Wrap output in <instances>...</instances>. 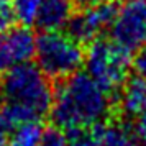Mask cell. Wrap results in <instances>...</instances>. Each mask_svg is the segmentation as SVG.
Instances as JSON below:
<instances>
[{
    "mask_svg": "<svg viewBox=\"0 0 146 146\" xmlns=\"http://www.w3.org/2000/svg\"><path fill=\"white\" fill-rule=\"evenodd\" d=\"M112 99L87 72H74L58 87L53 97L51 117L62 130H84L100 125L110 113Z\"/></svg>",
    "mask_w": 146,
    "mask_h": 146,
    "instance_id": "obj_1",
    "label": "cell"
},
{
    "mask_svg": "<svg viewBox=\"0 0 146 146\" xmlns=\"http://www.w3.org/2000/svg\"><path fill=\"white\" fill-rule=\"evenodd\" d=\"M0 87L5 100L3 112L13 125L41 120L51 112L54 92L38 64L23 62L8 69Z\"/></svg>",
    "mask_w": 146,
    "mask_h": 146,
    "instance_id": "obj_2",
    "label": "cell"
},
{
    "mask_svg": "<svg viewBox=\"0 0 146 146\" xmlns=\"http://www.w3.org/2000/svg\"><path fill=\"white\" fill-rule=\"evenodd\" d=\"M82 43L69 33L62 31H43L36 38L35 58L36 64L48 77L66 79L79 71L84 64Z\"/></svg>",
    "mask_w": 146,
    "mask_h": 146,
    "instance_id": "obj_3",
    "label": "cell"
},
{
    "mask_svg": "<svg viewBox=\"0 0 146 146\" xmlns=\"http://www.w3.org/2000/svg\"><path fill=\"white\" fill-rule=\"evenodd\" d=\"M86 72L108 92H117L128 79L131 51L113 40H94L84 54Z\"/></svg>",
    "mask_w": 146,
    "mask_h": 146,
    "instance_id": "obj_4",
    "label": "cell"
},
{
    "mask_svg": "<svg viewBox=\"0 0 146 146\" xmlns=\"http://www.w3.org/2000/svg\"><path fill=\"white\" fill-rule=\"evenodd\" d=\"M112 40L136 51L146 44V0H126L117 8L112 21Z\"/></svg>",
    "mask_w": 146,
    "mask_h": 146,
    "instance_id": "obj_5",
    "label": "cell"
},
{
    "mask_svg": "<svg viewBox=\"0 0 146 146\" xmlns=\"http://www.w3.org/2000/svg\"><path fill=\"white\" fill-rule=\"evenodd\" d=\"M117 8L118 7L112 0L95 5H87L82 12L71 17L66 27L67 33L74 36L79 43H92L105 28L112 25Z\"/></svg>",
    "mask_w": 146,
    "mask_h": 146,
    "instance_id": "obj_6",
    "label": "cell"
},
{
    "mask_svg": "<svg viewBox=\"0 0 146 146\" xmlns=\"http://www.w3.org/2000/svg\"><path fill=\"white\" fill-rule=\"evenodd\" d=\"M35 49L36 36L28 25L10 27L0 31V72L30 62L31 58H35Z\"/></svg>",
    "mask_w": 146,
    "mask_h": 146,
    "instance_id": "obj_7",
    "label": "cell"
},
{
    "mask_svg": "<svg viewBox=\"0 0 146 146\" xmlns=\"http://www.w3.org/2000/svg\"><path fill=\"white\" fill-rule=\"evenodd\" d=\"M74 15V0H41L35 25L43 31H59Z\"/></svg>",
    "mask_w": 146,
    "mask_h": 146,
    "instance_id": "obj_8",
    "label": "cell"
},
{
    "mask_svg": "<svg viewBox=\"0 0 146 146\" xmlns=\"http://www.w3.org/2000/svg\"><path fill=\"white\" fill-rule=\"evenodd\" d=\"M120 92V110L125 117L136 118L146 108V77L133 76L123 82Z\"/></svg>",
    "mask_w": 146,
    "mask_h": 146,
    "instance_id": "obj_9",
    "label": "cell"
},
{
    "mask_svg": "<svg viewBox=\"0 0 146 146\" xmlns=\"http://www.w3.org/2000/svg\"><path fill=\"white\" fill-rule=\"evenodd\" d=\"M97 146H141L136 133L121 125H97L94 126Z\"/></svg>",
    "mask_w": 146,
    "mask_h": 146,
    "instance_id": "obj_10",
    "label": "cell"
},
{
    "mask_svg": "<svg viewBox=\"0 0 146 146\" xmlns=\"http://www.w3.org/2000/svg\"><path fill=\"white\" fill-rule=\"evenodd\" d=\"M44 128L40 120L17 123V128L12 130L7 146H40Z\"/></svg>",
    "mask_w": 146,
    "mask_h": 146,
    "instance_id": "obj_11",
    "label": "cell"
},
{
    "mask_svg": "<svg viewBox=\"0 0 146 146\" xmlns=\"http://www.w3.org/2000/svg\"><path fill=\"white\" fill-rule=\"evenodd\" d=\"M12 3L17 20H20L23 25H35L41 0H12Z\"/></svg>",
    "mask_w": 146,
    "mask_h": 146,
    "instance_id": "obj_12",
    "label": "cell"
},
{
    "mask_svg": "<svg viewBox=\"0 0 146 146\" xmlns=\"http://www.w3.org/2000/svg\"><path fill=\"white\" fill-rule=\"evenodd\" d=\"M67 146H97L94 126L84 130H72L71 135H67Z\"/></svg>",
    "mask_w": 146,
    "mask_h": 146,
    "instance_id": "obj_13",
    "label": "cell"
},
{
    "mask_svg": "<svg viewBox=\"0 0 146 146\" xmlns=\"http://www.w3.org/2000/svg\"><path fill=\"white\" fill-rule=\"evenodd\" d=\"M40 146H67V135L59 126H51L43 131Z\"/></svg>",
    "mask_w": 146,
    "mask_h": 146,
    "instance_id": "obj_14",
    "label": "cell"
},
{
    "mask_svg": "<svg viewBox=\"0 0 146 146\" xmlns=\"http://www.w3.org/2000/svg\"><path fill=\"white\" fill-rule=\"evenodd\" d=\"M15 21H17V15L12 0H0V31L13 27Z\"/></svg>",
    "mask_w": 146,
    "mask_h": 146,
    "instance_id": "obj_15",
    "label": "cell"
},
{
    "mask_svg": "<svg viewBox=\"0 0 146 146\" xmlns=\"http://www.w3.org/2000/svg\"><path fill=\"white\" fill-rule=\"evenodd\" d=\"M12 130H13V121L2 110L0 112V146H7Z\"/></svg>",
    "mask_w": 146,
    "mask_h": 146,
    "instance_id": "obj_16",
    "label": "cell"
},
{
    "mask_svg": "<svg viewBox=\"0 0 146 146\" xmlns=\"http://www.w3.org/2000/svg\"><path fill=\"white\" fill-rule=\"evenodd\" d=\"M135 133H136V136H138L139 141H141L143 145H146V108L136 117Z\"/></svg>",
    "mask_w": 146,
    "mask_h": 146,
    "instance_id": "obj_17",
    "label": "cell"
},
{
    "mask_svg": "<svg viewBox=\"0 0 146 146\" xmlns=\"http://www.w3.org/2000/svg\"><path fill=\"white\" fill-rule=\"evenodd\" d=\"M133 64H135V69L138 71V74L146 77V44L138 49V54L133 61Z\"/></svg>",
    "mask_w": 146,
    "mask_h": 146,
    "instance_id": "obj_18",
    "label": "cell"
},
{
    "mask_svg": "<svg viewBox=\"0 0 146 146\" xmlns=\"http://www.w3.org/2000/svg\"><path fill=\"white\" fill-rule=\"evenodd\" d=\"M74 2H77L80 5H95V3H102V2H110V0H74Z\"/></svg>",
    "mask_w": 146,
    "mask_h": 146,
    "instance_id": "obj_19",
    "label": "cell"
},
{
    "mask_svg": "<svg viewBox=\"0 0 146 146\" xmlns=\"http://www.w3.org/2000/svg\"><path fill=\"white\" fill-rule=\"evenodd\" d=\"M0 102H2V87H0Z\"/></svg>",
    "mask_w": 146,
    "mask_h": 146,
    "instance_id": "obj_20",
    "label": "cell"
}]
</instances>
